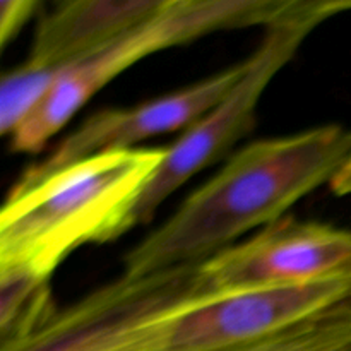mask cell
<instances>
[{"label":"cell","mask_w":351,"mask_h":351,"mask_svg":"<svg viewBox=\"0 0 351 351\" xmlns=\"http://www.w3.org/2000/svg\"><path fill=\"white\" fill-rule=\"evenodd\" d=\"M351 300V274L267 290L202 293L197 264L122 276L57 307L10 351H225Z\"/></svg>","instance_id":"obj_1"},{"label":"cell","mask_w":351,"mask_h":351,"mask_svg":"<svg viewBox=\"0 0 351 351\" xmlns=\"http://www.w3.org/2000/svg\"><path fill=\"white\" fill-rule=\"evenodd\" d=\"M350 154L351 129L341 123L245 144L125 254L123 274L197 264L235 245L331 184Z\"/></svg>","instance_id":"obj_2"},{"label":"cell","mask_w":351,"mask_h":351,"mask_svg":"<svg viewBox=\"0 0 351 351\" xmlns=\"http://www.w3.org/2000/svg\"><path fill=\"white\" fill-rule=\"evenodd\" d=\"M165 147L93 154L40 177L21 175L0 211V273L50 281L84 245L136 225V209Z\"/></svg>","instance_id":"obj_3"},{"label":"cell","mask_w":351,"mask_h":351,"mask_svg":"<svg viewBox=\"0 0 351 351\" xmlns=\"http://www.w3.org/2000/svg\"><path fill=\"white\" fill-rule=\"evenodd\" d=\"M295 0H184L132 27L88 57L62 69L40 105L10 134L17 153H38L65 129L105 86L154 53L209 33L240 27H271Z\"/></svg>","instance_id":"obj_4"},{"label":"cell","mask_w":351,"mask_h":351,"mask_svg":"<svg viewBox=\"0 0 351 351\" xmlns=\"http://www.w3.org/2000/svg\"><path fill=\"white\" fill-rule=\"evenodd\" d=\"M288 24L266 27L263 43L245 58V69L232 89L201 119L165 147V156L136 209V225L153 219L158 209L192 177L221 160L256 125L257 106L285 65L308 36Z\"/></svg>","instance_id":"obj_5"},{"label":"cell","mask_w":351,"mask_h":351,"mask_svg":"<svg viewBox=\"0 0 351 351\" xmlns=\"http://www.w3.org/2000/svg\"><path fill=\"white\" fill-rule=\"evenodd\" d=\"M351 274V230L285 216L197 263L202 293L267 290Z\"/></svg>","instance_id":"obj_6"},{"label":"cell","mask_w":351,"mask_h":351,"mask_svg":"<svg viewBox=\"0 0 351 351\" xmlns=\"http://www.w3.org/2000/svg\"><path fill=\"white\" fill-rule=\"evenodd\" d=\"M243 69L245 60L139 105L91 113L23 175L40 177L93 154L134 149L153 137L184 132L235 86Z\"/></svg>","instance_id":"obj_7"},{"label":"cell","mask_w":351,"mask_h":351,"mask_svg":"<svg viewBox=\"0 0 351 351\" xmlns=\"http://www.w3.org/2000/svg\"><path fill=\"white\" fill-rule=\"evenodd\" d=\"M184 0H58L38 23L27 64L62 71Z\"/></svg>","instance_id":"obj_8"},{"label":"cell","mask_w":351,"mask_h":351,"mask_svg":"<svg viewBox=\"0 0 351 351\" xmlns=\"http://www.w3.org/2000/svg\"><path fill=\"white\" fill-rule=\"evenodd\" d=\"M57 311L50 281L19 273H0V351L16 348Z\"/></svg>","instance_id":"obj_9"},{"label":"cell","mask_w":351,"mask_h":351,"mask_svg":"<svg viewBox=\"0 0 351 351\" xmlns=\"http://www.w3.org/2000/svg\"><path fill=\"white\" fill-rule=\"evenodd\" d=\"M57 69L38 67L26 60L5 72L0 82V132L3 137L19 127V123L40 105L58 75Z\"/></svg>","instance_id":"obj_10"},{"label":"cell","mask_w":351,"mask_h":351,"mask_svg":"<svg viewBox=\"0 0 351 351\" xmlns=\"http://www.w3.org/2000/svg\"><path fill=\"white\" fill-rule=\"evenodd\" d=\"M346 10H351V0H295L276 24L297 26L312 33L326 19Z\"/></svg>","instance_id":"obj_11"},{"label":"cell","mask_w":351,"mask_h":351,"mask_svg":"<svg viewBox=\"0 0 351 351\" xmlns=\"http://www.w3.org/2000/svg\"><path fill=\"white\" fill-rule=\"evenodd\" d=\"M40 0H0V47L5 48L29 21Z\"/></svg>","instance_id":"obj_12"},{"label":"cell","mask_w":351,"mask_h":351,"mask_svg":"<svg viewBox=\"0 0 351 351\" xmlns=\"http://www.w3.org/2000/svg\"><path fill=\"white\" fill-rule=\"evenodd\" d=\"M329 189L338 197L351 195V154L348 156V160L343 163V167L339 168L338 173L335 175V178L329 184Z\"/></svg>","instance_id":"obj_13"}]
</instances>
